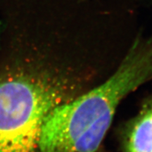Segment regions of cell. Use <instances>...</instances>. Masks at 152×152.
Segmentation results:
<instances>
[{
	"instance_id": "obj_3",
	"label": "cell",
	"mask_w": 152,
	"mask_h": 152,
	"mask_svg": "<svg viewBox=\"0 0 152 152\" xmlns=\"http://www.w3.org/2000/svg\"><path fill=\"white\" fill-rule=\"evenodd\" d=\"M124 152H152V98L130 125L125 137Z\"/></svg>"
},
{
	"instance_id": "obj_2",
	"label": "cell",
	"mask_w": 152,
	"mask_h": 152,
	"mask_svg": "<svg viewBox=\"0 0 152 152\" xmlns=\"http://www.w3.org/2000/svg\"><path fill=\"white\" fill-rule=\"evenodd\" d=\"M63 102L59 87L32 71L0 32V152H41L44 121Z\"/></svg>"
},
{
	"instance_id": "obj_1",
	"label": "cell",
	"mask_w": 152,
	"mask_h": 152,
	"mask_svg": "<svg viewBox=\"0 0 152 152\" xmlns=\"http://www.w3.org/2000/svg\"><path fill=\"white\" fill-rule=\"evenodd\" d=\"M152 79V36L134 43L117 71L102 85L47 114L41 152H96L125 96Z\"/></svg>"
}]
</instances>
